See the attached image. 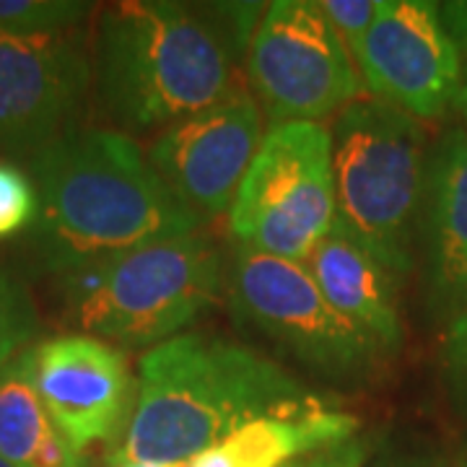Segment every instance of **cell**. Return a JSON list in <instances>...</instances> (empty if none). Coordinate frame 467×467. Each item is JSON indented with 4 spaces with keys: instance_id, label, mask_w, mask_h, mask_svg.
Returning a JSON list of instances; mask_svg holds the SVG:
<instances>
[{
    "instance_id": "obj_15",
    "label": "cell",
    "mask_w": 467,
    "mask_h": 467,
    "mask_svg": "<svg viewBox=\"0 0 467 467\" xmlns=\"http://www.w3.org/2000/svg\"><path fill=\"white\" fill-rule=\"evenodd\" d=\"M429 247L436 288L467 299V133H450L431 167Z\"/></svg>"
},
{
    "instance_id": "obj_17",
    "label": "cell",
    "mask_w": 467,
    "mask_h": 467,
    "mask_svg": "<svg viewBox=\"0 0 467 467\" xmlns=\"http://www.w3.org/2000/svg\"><path fill=\"white\" fill-rule=\"evenodd\" d=\"M88 5L76 0H0V34L39 36L70 32Z\"/></svg>"
},
{
    "instance_id": "obj_27",
    "label": "cell",
    "mask_w": 467,
    "mask_h": 467,
    "mask_svg": "<svg viewBox=\"0 0 467 467\" xmlns=\"http://www.w3.org/2000/svg\"><path fill=\"white\" fill-rule=\"evenodd\" d=\"M0 467H14V465H8V462H5V460H0Z\"/></svg>"
},
{
    "instance_id": "obj_20",
    "label": "cell",
    "mask_w": 467,
    "mask_h": 467,
    "mask_svg": "<svg viewBox=\"0 0 467 467\" xmlns=\"http://www.w3.org/2000/svg\"><path fill=\"white\" fill-rule=\"evenodd\" d=\"M319 8L333 24L335 32L340 34L353 57V52L361 47L368 26L377 18L379 0H319Z\"/></svg>"
},
{
    "instance_id": "obj_14",
    "label": "cell",
    "mask_w": 467,
    "mask_h": 467,
    "mask_svg": "<svg viewBox=\"0 0 467 467\" xmlns=\"http://www.w3.org/2000/svg\"><path fill=\"white\" fill-rule=\"evenodd\" d=\"M358 426V418L327 405L257 418L190 460L187 467H284L309 451L353 439Z\"/></svg>"
},
{
    "instance_id": "obj_3",
    "label": "cell",
    "mask_w": 467,
    "mask_h": 467,
    "mask_svg": "<svg viewBox=\"0 0 467 467\" xmlns=\"http://www.w3.org/2000/svg\"><path fill=\"white\" fill-rule=\"evenodd\" d=\"M232 34L182 3H117L99 26V94L133 130L171 128L232 88Z\"/></svg>"
},
{
    "instance_id": "obj_11",
    "label": "cell",
    "mask_w": 467,
    "mask_h": 467,
    "mask_svg": "<svg viewBox=\"0 0 467 467\" xmlns=\"http://www.w3.org/2000/svg\"><path fill=\"white\" fill-rule=\"evenodd\" d=\"M88 88V57L73 32L0 34V150L36 153L60 138Z\"/></svg>"
},
{
    "instance_id": "obj_16",
    "label": "cell",
    "mask_w": 467,
    "mask_h": 467,
    "mask_svg": "<svg viewBox=\"0 0 467 467\" xmlns=\"http://www.w3.org/2000/svg\"><path fill=\"white\" fill-rule=\"evenodd\" d=\"M60 436L34 382L32 348L0 367V460L34 467Z\"/></svg>"
},
{
    "instance_id": "obj_21",
    "label": "cell",
    "mask_w": 467,
    "mask_h": 467,
    "mask_svg": "<svg viewBox=\"0 0 467 467\" xmlns=\"http://www.w3.org/2000/svg\"><path fill=\"white\" fill-rule=\"evenodd\" d=\"M368 460V439L353 436L340 444L309 451L284 467H364Z\"/></svg>"
},
{
    "instance_id": "obj_4",
    "label": "cell",
    "mask_w": 467,
    "mask_h": 467,
    "mask_svg": "<svg viewBox=\"0 0 467 467\" xmlns=\"http://www.w3.org/2000/svg\"><path fill=\"white\" fill-rule=\"evenodd\" d=\"M67 319L84 335L159 346L182 335L221 291V254L195 234L161 239L63 275Z\"/></svg>"
},
{
    "instance_id": "obj_26",
    "label": "cell",
    "mask_w": 467,
    "mask_h": 467,
    "mask_svg": "<svg viewBox=\"0 0 467 467\" xmlns=\"http://www.w3.org/2000/svg\"><path fill=\"white\" fill-rule=\"evenodd\" d=\"M454 104L460 107V112L467 117V84L460 88V94H457V99H454Z\"/></svg>"
},
{
    "instance_id": "obj_24",
    "label": "cell",
    "mask_w": 467,
    "mask_h": 467,
    "mask_svg": "<svg viewBox=\"0 0 467 467\" xmlns=\"http://www.w3.org/2000/svg\"><path fill=\"white\" fill-rule=\"evenodd\" d=\"M377 467H447L439 457H426V454H398V457H387Z\"/></svg>"
},
{
    "instance_id": "obj_23",
    "label": "cell",
    "mask_w": 467,
    "mask_h": 467,
    "mask_svg": "<svg viewBox=\"0 0 467 467\" xmlns=\"http://www.w3.org/2000/svg\"><path fill=\"white\" fill-rule=\"evenodd\" d=\"M441 8V18L447 24V29L454 36L460 52L467 57V0H460V3H444L439 5Z\"/></svg>"
},
{
    "instance_id": "obj_10",
    "label": "cell",
    "mask_w": 467,
    "mask_h": 467,
    "mask_svg": "<svg viewBox=\"0 0 467 467\" xmlns=\"http://www.w3.org/2000/svg\"><path fill=\"white\" fill-rule=\"evenodd\" d=\"M263 135L260 104L236 86L167 128L150 146L149 161L195 216H218L232 208Z\"/></svg>"
},
{
    "instance_id": "obj_6",
    "label": "cell",
    "mask_w": 467,
    "mask_h": 467,
    "mask_svg": "<svg viewBox=\"0 0 467 467\" xmlns=\"http://www.w3.org/2000/svg\"><path fill=\"white\" fill-rule=\"evenodd\" d=\"M335 216L333 130L322 122L273 125L229 208L239 247L306 263Z\"/></svg>"
},
{
    "instance_id": "obj_12",
    "label": "cell",
    "mask_w": 467,
    "mask_h": 467,
    "mask_svg": "<svg viewBox=\"0 0 467 467\" xmlns=\"http://www.w3.org/2000/svg\"><path fill=\"white\" fill-rule=\"evenodd\" d=\"M34 382L52 423L76 450L122 431L133 377L122 350L94 335H57L32 348Z\"/></svg>"
},
{
    "instance_id": "obj_8",
    "label": "cell",
    "mask_w": 467,
    "mask_h": 467,
    "mask_svg": "<svg viewBox=\"0 0 467 467\" xmlns=\"http://www.w3.org/2000/svg\"><path fill=\"white\" fill-rule=\"evenodd\" d=\"M247 73L273 125L319 122L361 97L346 42L312 0L267 5L252 32Z\"/></svg>"
},
{
    "instance_id": "obj_9",
    "label": "cell",
    "mask_w": 467,
    "mask_h": 467,
    "mask_svg": "<svg viewBox=\"0 0 467 467\" xmlns=\"http://www.w3.org/2000/svg\"><path fill=\"white\" fill-rule=\"evenodd\" d=\"M353 63L361 84L405 115H444L462 88V52L426 0H379Z\"/></svg>"
},
{
    "instance_id": "obj_18",
    "label": "cell",
    "mask_w": 467,
    "mask_h": 467,
    "mask_svg": "<svg viewBox=\"0 0 467 467\" xmlns=\"http://www.w3.org/2000/svg\"><path fill=\"white\" fill-rule=\"evenodd\" d=\"M36 333V312L26 291L0 270V367L16 358V353Z\"/></svg>"
},
{
    "instance_id": "obj_28",
    "label": "cell",
    "mask_w": 467,
    "mask_h": 467,
    "mask_svg": "<svg viewBox=\"0 0 467 467\" xmlns=\"http://www.w3.org/2000/svg\"><path fill=\"white\" fill-rule=\"evenodd\" d=\"M465 119H467V117H465Z\"/></svg>"
},
{
    "instance_id": "obj_19",
    "label": "cell",
    "mask_w": 467,
    "mask_h": 467,
    "mask_svg": "<svg viewBox=\"0 0 467 467\" xmlns=\"http://www.w3.org/2000/svg\"><path fill=\"white\" fill-rule=\"evenodd\" d=\"M39 213L36 184L14 164L0 161V239L34 226Z\"/></svg>"
},
{
    "instance_id": "obj_5",
    "label": "cell",
    "mask_w": 467,
    "mask_h": 467,
    "mask_svg": "<svg viewBox=\"0 0 467 467\" xmlns=\"http://www.w3.org/2000/svg\"><path fill=\"white\" fill-rule=\"evenodd\" d=\"M335 223L392 275L410 270L418 202L423 198V133L402 109L358 97L333 128Z\"/></svg>"
},
{
    "instance_id": "obj_7",
    "label": "cell",
    "mask_w": 467,
    "mask_h": 467,
    "mask_svg": "<svg viewBox=\"0 0 467 467\" xmlns=\"http://www.w3.org/2000/svg\"><path fill=\"white\" fill-rule=\"evenodd\" d=\"M232 304L254 330L330 379H358L384 356L325 299L304 263L239 247L232 267Z\"/></svg>"
},
{
    "instance_id": "obj_25",
    "label": "cell",
    "mask_w": 467,
    "mask_h": 467,
    "mask_svg": "<svg viewBox=\"0 0 467 467\" xmlns=\"http://www.w3.org/2000/svg\"><path fill=\"white\" fill-rule=\"evenodd\" d=\"M112 467H187V465H169V462H115Z\"/></svg>"
},
{
    "instance_id": "obj_22",
    "label": "cell",
    "mask_w": 467,
    "mask_h": 467,
    "mask_svg": "<svg viewBox=\"0 0 467 467\" xmlns=\"http://www.w3.org/2000/svg\"><path fill=\"white\" fill-rule=\"evenodd\" d=\"M444 364L454 392L467 398V309L451 322L444 346Z\"/></svg>"
},
{
    "instance_id": "obj_1",
    "label": "cell",
    "mask_w": 467,
    "mask_h": 467,
    "mask_svg": "<svg viewBox=\"0 0 467 467\" xmlns=\"http://www.w3.org/2000/svg\"><path fill=\"white\" fill-rule=\"evenodd\" d=\"M39 213L32 242L57 278L161 239L195 234V216L130 135L70 130L32 156Z\"/></svg>"
},
{
    "instance_id": "obj_2",
    "label": "cell",
    "mask_w": 467,
    "mask_h": 467,
    "mask_svg": "<svg viewBox=\"0 0 467 467\" xmlns=\"http://www.w3.org/2000/svg\"><path fill=\"white\" fill-rule=\"evenodd\" d=\"M317 405L327 400L257 350L216 335H174L140 358L133 410L109 465H187L257 418Z\"/></svg>"
},
{
    "instance_id": "obj_13",
    "label": "cell",
    "mask_w": 467,
    "mask_h": 467,
    "mask_svg": "<svg viewBox=\"0 0 467 467\" xmlns=\"http://www.w3.org/2000/svg\"><path fill=\"white\" fill-rule=\"evenodd\" d=\"M304 265L317 281L325 299L384 353L400 346L402 325L392 273L346 229L335 223Z\"/></svg>"
}]
</instances>
